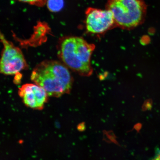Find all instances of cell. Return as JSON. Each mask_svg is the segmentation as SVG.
<instances>
[{"label": "cell", "mask_w": 160, "mask_h": 160, "mask_svg": "<svg viewBox=\"0 0 160 160\" xmlns=\"http://www.w3.org/2000/svg\"><path fill=\"white\" fill-rule=\"evenodd\" d=\"M31 79L43 88L49 97L58 98L70 93L73 79L67 66L57 61L46 60L36 66Z\"/></svg>", "instance_id": "obj_1"}, {"label": "cell", "mask_w": 160, "mask_h": 160, "mask_svg": "<svg viewBox=\"0 0 160 160\" xmlns=\"http://www.w3.org/2000/svg\"><path fill=\"white\" fill-rule=\"evenodd\" d=\"M46 5L50 11L56 12L62 9L64 1L63 0H47Z\"/></svg>", "instance_id": "obj_7"}, {"label": "cell", "mask_w": 160, "mask_h": 160, "mask_svg": "<svg viewBox=\"0 0 160 160\" xmlns=\"http://www.w3.org/2000/svg\"><path fill=\"white\" fill-rule=\"evenodd\" d=\"M1 39L3 45L0 64L1 73L13 75L27 68V62L21 50L6 39L2 33Z\"/></svg>", "instance_id": "obj_4"}, {"label": "cell", "mask_w": 160, "mask_h": 160, "mask_svg": "<svg viewBox=\"0 0 160 160\" xmlns=\"http://www.w3.org/2000/svg\"><path fill=\"white\" fill-rule=\"evenodd\" d=\"M18 94L27 107L37 110L43 109L47 102L48 95L43 88L37 84L27 83L19 88Z\"/></svg>", "instance_id": "obj_6"}, {"label": "cell", "mask_w": 160, "mask_h": 160, "mask_svg": "<svg viewBox=\"0 0 160 160\" xmlns=\"http://www.w3.org/2000/svg\"><path fill=\"white\" fill-rule=\"evenodd\" d=\"M85 24L87 31L93 34L105 33L116 26L111 11L92 7L86 10Z\"/></svg>", "instance_id": "obj_5"}, {"label": "cell", "mask_w": 160, "mask_h": 160, "mask_svg": "<svg viewBox=\"0 0 160 160\" xmlns=\"http://www.w3.org/2000/svg\"><path fill=\"white\" fill-rule=\"evenodd\" d=\"M105 8L112 13L116 26L125 29L142 23L147 9L143 0H108Z\"/></svg>", "instance_id": "obj_3"}, {"label": "cell", "mask_w": 160, "mask_h": 160, "mask_svg": "<svg viewBox=\"0 0 160 160\" xmlns=\"http://www.w3.org/2000/svg\"><path fill=\"white\" fill-rule=\"evenodd\" d=\"M16 1L39 7H42L44 6L46 4L47 2V0H16Z\"/></svg>", "instance_id": "obj_8"}, {"label": "cell", "mask_w": 160, "mask_h": 160, "mask_svg": "<svg viewBox=\"0 0 160 160\" xmlns=\"http://www.w3.org/2000/svg\"><path fill=\"white\" fill-rule=\"evenodd\" d=\"M95 46L82 38L66 37L60 45L59 54L65 65L83 76L92 73L91 58Z\"/></svg>", "instance_id": "obj_2"}]
</instances>
